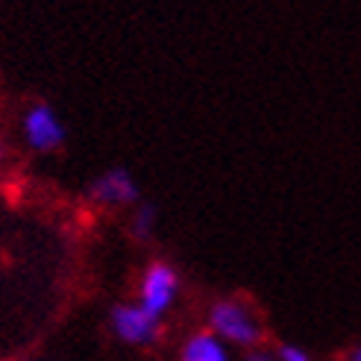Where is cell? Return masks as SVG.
Returning a JSON list of instances; mask_svg holds the SVG:
<instances>
[{
  "label": "cell",
  "mask_w": 361,
  "mask_h": 361,
  "mask_svg": "<svg viewBox=\"0 0 361 361\" xmlns=\"http://www.w3.org/2000/svg\"><path fill=\"white\" fill-rule=\"evenodd\" d=\"M6 156H9V144H6L4 133H0V168H4V165H6Z\"/></svg>",
  "instance_id": "30bf717a"
},
{
  "label": "cell",
  "mask_w": 361,
  "mask_h": 361,
  "mask_svg": "<svg viewBox=\"0 0 361 361\" xmlns=\"http://www.w3.org/2000/svg\"><path fill=\"white\" fill-rule=\"evenodd\" d=\"M109 332L126 347H153L161 338V317L150 314L135 300L115 302L109 309Z\"/></svg>",
  "instance_id": "277c9868"
},
{
  "label": "cell",
  "mask_w": 361,
  "mask_h": 361,
  "mask_svg": "<svg viewBox=\"0 0 361 361\" xmlns=\"http://www.w3.org/2000/svg\"><path fill=\"white\" fill-rule=\"evenodd\" d=\"M179 294H183V276L171 262H150L141 270L138 276V291H135V302L144 305L150 314L165 320L179 302Z\"/></svg>",
  "instance_id": "7a4b0ae2"
},
{
  "label": "cell",
  "mask_w": 361,
  "mask_h": 361,
  "mask_svg": "<svg viewBox=\"0 0 361 361\" xmlns=\"http://www.w3.org/2000/svg\"><path fill=\"white\" fill-rule=\"evenodd\" d=\"M206 329L241 353L262 347L267 335L262 312L247 297H218L206 312Z\"/></svg>",
  "instance_id": "6da1fadb"
},
{
  "label": "cell",
  "mask_w": 361,
  "mask_h": 361,
  "mask_svg": "<svg viewBox=\"0 0 361 361\" xmlns=\"http://www.w3.org/2000/svg\"><path fill=\"white\" fill-rule=\"evenodd\" d=\"M176 361H235V353L214 332L197 329L183 341Z\"/></svg>",
  "instance_id": "8992f818"
},
{
  "label": "cell",
  "mask_w": 361,
  "mask_h": 361,
  "mask_svg": "<svg viewBox=\"0 0 361 361\" xmlns=\"http://www.w3.org/2000/svg\"><path fill=\"white\" fill-rule=\"evenodd\" d=\"M341 361H361V344H355L353 350H347Z\"/></svg>",
  "instance_id": "8fae6325"
},
{
  "label": "cell",
  "mask_w": 361,
  "mask_h": 361,
  "mask_svg": "<svg viewBox=\"0 0 361 361\" xmlns=\"http://www.w3.org/2000/svg\"><path fill=\"white\" fill-rule=\"evenodd\" d=\"M156 224H159V209L156 203H147V200H141L138 206L130 209V235L144 244V241H150L156 235Z\"/></svg>",
  "instance_id": "52a82bcc"
},
{
  "label": "cell",
  "mask_w": 361,
  "mask_h": 361,
  "mask_svg": "<svg viewBox=\"0 0 361 361\" xmlns=\"http://www.w3.org/2000/svg\"><path fill=\"white\" fill-rule=\"evenodd\" d=\"M27 361H42V358H27Z\"/></svg>",
  "instance_id": "7c38bea8"
},
{
  "label": "cell",
  "mask_w": 361,
  "mask_h": 361,
  "mask_svg": "<svg viewBox=\"0 0 361 361\" xmlns=\"http://www.w3.org/2000/svg\"><path fill=\"white\" fill-rule=\"evenodd\" d=\"M276 355H279V361H314L309 350H302V347H297V344H282V347H276Z\"/></svg>",
  "instance_id": "ba28073f"
},
{
  "label": "cell",
  "mask_w": 361,
  "mask_h": 361,
  "mask_svg": "<svg viewBox=\"0 0 361 361\" xmlns=\"http://www.w3.org/2000/svg\"><path fill=\"white\" fill-rule=\"evenodd\" d=\"M21 138H24V147L35 156H50V153H59L68 141V130H65V121L62 115L53 109L47 100H35L30 103L27 109L21 112Z\"/></svg>",
  "instance_id": "3957f363"
},
{
  "label": "cell",
  "mask_w": 361,
  "mask_h": 361,
  "mask_svg": "<svg viewBox=\"0 0 361 361\" xmlns=\"http://www.w3.org/2000/svg\"><path fill=\"white\" fill-rule=\"evenodd\" d=\"M241 361H279V355H276V350H270V347H264V344H262V347L247 350Z\"/></svg>",
  "instance_id": "9c48e42d"
},
{
  "label": "cell",
  "mask_w": 361,
  "mask_h": 361,
  "mask_svg": "<svg viewBox=\"0 0 361 361\" xmlns=\"http://www.w3.org/2000/svg\"><path fill=\"white\" fill-rule=\"evenodd\" d=\"M85 200L106 212H121L141 203V188L126 168H109L85 185Z\"/></svg>",
  "instance_id": "5b68a950"
}]
</instances>
